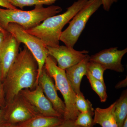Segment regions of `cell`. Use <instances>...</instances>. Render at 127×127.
<instances>
[{
  "label": "cell",
  "mask_w": 127,
  "mask_h": 127,
  "mask_svg": "<svg viewBox=\"0 0 127 127\" xmlns=\"http://www.w3.org/2000/svg\"><path fill=\"white\" fill-rule=\"evenodd\" d=\"M38 65L27 47L18 53L3 81L6 103L23 89H33L36 86Z\"/></svg>",
  "instance_id": "obj_1"
},
{
  "label": "cell",
  "mask_w": 127,
  "mask_h": 127,
  "mask_svg": "<svg viewBox=\"0 0 127 127\" xmlns=\"http://www.w3.org/2000/svg\"><path fill=\"white\" fill-rule=\"evenodd\" d=\"M88 0H78L67 8L63 14L52 16L43 21L36 27L26 30L39 38L46 46H59L62 30L86 4Z\"/></svg>",
  "instance_id": "obj_2"
},
{
  "label": "cell",
  "mask_w": 127,
  "mask_h": 127,
  "mask_svg": "<svg viewBox=\"0 0 127 127\" xmlns=\"http://www.w3.org/2000/svg\"><path fill=\"white\" fill-rule=\"evenodd\" d=\"M62 11L60 6L54 5L47 7L43 5L35 6L33 10L28 11L0 8V26L5 30L8 24L14 23L20 25L25 30H29Z\"/></svg>",
  "instance_id": "obj_3"
},
{
  "label": "cell",
  "mask_w": 127,
  "mask_h": 127,
  "mask_svg": "<svg viewBox=\"0 0 127 127\" xmlns=\"http://www.w3.org/2000/svg\"><path fill=\"white\" fill-rule=\"evenodd\" d=\"M44 67L55 81L57 90L61 92L64 99L65 110L63 119L75 120L80 112L75 104L76 93L66 77L65 70L59 68L54 59L49 55L46 59Z\"/></svg>",
  "instance_id": "obj_4"
},
{
  "label": "cell",
  "mask_w": 127,
  "mask_h": 127,
  "mask_svg": "<svg viewBox=\"0 0 127 127\" xmlns=\"http://www.w3.org/2000/svg\"><path fill=\"white\" fill-rule=\"evenodd\" d=\"M102 5L101 0H88L84 7L69 22L67 27L62 32L60 41L66 46L73 48L88 20Z\"/></svg>",
  "instance_id": "obj_5"
},
{
  "label": "cell",
  "mask_w": 127,
  "mask_h": 127,
  "mask_svg": "<svg viewBox=\"0 0 127 127\" xmlns=\"http://www.w3.org/2000/svg\"><path fill=\"white\" fill-rule=\"evenodd\" d=\"M5 30L12 35L18 42L25 44L36 60L38 65L37 85L38 78L49 55L47 47L40 39L28 33L23 28L16 23H9Z\"/></svg>",
  "instance_id": "obj_6"
},
{
  "label": "cell",
  "mask_w": 127,
  "mask_h": 127,
  "mask_svg": "<svg viewBox=\"0 0 127 127\" xmlns=\"http://www.w3.org/2000/svg\"><path fill=\"white\" fill-rule=\"evenodd\" d=\"M4 109L5 120L8 124L17 125L39 115L19 94L6 103Z\"/></svg>",
  "instance_id": "obj_7"
},
{
  "label": "cell",
  "mask_w": 127,
  "mask_h": 127,
  "mask_svg": "<svg viewBox=\"0 0 127 127\" xmlns=\"http://www.w3.org/2000/svg\"><path fill=\"white\" fill-rule=\"evenodd\" d=\"M31 106L38 115L63 118L54 109L39 85L33 89H23L19 93Z\"/></svg>",
  "instance_id": "obj_8"
},
{
  "label": "cell",
  "mask_w": 127,
  "mask_h": 127,
  "mask_svg": "<svg viewBox=\"0 0 127 127\" xmlns=\"http://www.w3.org/2000/svg\"><path fill=\"white\" fill-rule=\"evenodd\" d=\"M46 47L48 55L56 60L59 68L64 70L79 63L88 55L87 50L77 51L66 46Z\"/></svg>",
  "instance_id": "obj_9"
},
{
  "label": "cell",
  "mask_w": 127,
  "mask_h": 127,
  "mask_svg": "<svg viewBox=\"0 0 127 127\" xmlns=\"http://www.w3.org/2000/svg\"><path fill=\"white\" fill-rule=\"evenodd\" d=\"M127 52V48L119 50L117 47H111L103 50L90 56L89 61L101 64L106 69L122 72L124 68L122 60Z\"/></svg>",
  "instance_id": "obj_10"
},
{
  "label": "cell",
  "mask_w": 127,
  "mask_h": 127,
  "mask_svg": "<svg viewBox=\"0 0 127 127\" xmlns=\"http://www.w3.org/2000/svg\"><path fill=\"white\" fill-rule=\"evenodd\" d=\"M20 44L7 32L4 40L0 47V69L3 81L17 57Z\"/></svg>",
  "instance_id": "obj_11"
},
{
  "label": "cell",
  "mask_w": 127,
  "mask_h": 127,
  "mask_svg": "<svg viewBox=\"0 0 127 127\" xmlns=\"http://www.w3.org/2000/svg\"><path fill=\"white\" fill-rule=\"evenodd\" d=\"M37 85L40 87L54 109L63 117L65 110V103L58 95L57 90L53 79L48 73L44 66L38 78Z\"/></svg>",
  "instance_id": "obj_12"
},
{
  "label": "cell",
  "mask_w": 127,
  "mask_h": 127,
  "mask_svg": "<svg viewBox=\"0 0 127 127\" xmlns=\"http://www.w3.org/2000/svg\"><path fill=\"white\" fill-rule=\"evenodd\" d=\"M90 56L88 55L81 61L66 69V77L69 81L72 88L74 92L79 93L82 79L86 75L88 71V65L89 61Z\"/></svg>",
  "instance_id": "obj_13"
},
{
  "label": "cell",
  "mask_w": 127,
  "mask_h": 127,
  "mask_svg": "<svg viewBox=\"0 0 127 127\" xmlns=\"http://www.w3.org/2000/svg\"><path fill=\"white\" fill-rule=\"evenodd\" d=\"M115 104L116 102L106 108H96L94 110V124L102 127H118L114 114Z\"/></svg>",
  "instance_id": "obj_14"
},
{
  "label": "cell",
  "mask_w": 127,
  "mask_h": 127,
  "mask_svg": "<svg viewBox=\"0 0 127 127\" xmlns=\"http://www.w3.org/2000/svg\"><path fill=\"white\" fill-rule=\"evenodd\" d=\"M64 120L61 118L36 115L16 126L17 127H55Z\"/></svg>",
  "instance_id": "obj_15"
},
{
  "label": "cell",
  "mask_w": 127,
  "mask_h": 127,
  "mask_svg": "<svg viewBox=\"0 0 127 127\" xmlns=\"http://www.w3.org/2000/svg\"><path fill=\"white\" fill-rule=\"evenodd\" d=\"M114 114L118 127H122L127 118V91H124L116 101Z\"/></svg>",
  "instance_id": "obj_16"
},
{
  "label": "cell",
  "mask_w": 127,
  "mask_h": 127,
  "mask_svg": "<svg viewBox=\"0 0 127 127\" xmlns=\"http://www.w3.org/2000/svg\"><path fill=\"white\" fill-rule=\"evenodd\" d=\"M86 76L91 84L92 89L99 96L101 102H105L107 98L105 84L94 78L88 71Z\"/></svg>",
  "instance_id": "obj_17"
},
{
  "label": "cell",
  "mask_w": 127,
  "mask_h": 127,
  "mask_svg": "<svg viewBox=\"0 0 127 127\" xmlns=\"http://www.w3.org/2000/svg\"><path fill=\"white\" fill-rule=\"evenodd\" d=\"M57 0H10L11 3L16 7L22 9L26 6L52 5Z\"/></svg>",
  "instance_id": "obj_18"
},
{
  "label": "cell",
  "mask_w": 127,
  "mask_h": 127,
  "mask_svg": "<svg viewBox=\"0 0 127 127\" xmlns=\"http://www.w3.org/2000/svg\"><path fill=\"white\" fill-rule=\"evenodd\" d=\"M75 104L77 109L80 113H94L92 104L88 99L85 98L81 92L76 94Z\"/></svg>",
  "instance_id": "obj_19"
},
{
  "label": "cell",
  "mask_w": 127,
  "mask_h": 127,
  "mask_svg": "<svg viewBox=\"0 0 127 127\" xmlns=\"http://www.w3.org/2000/svg\"><path fill=\"white\" fill-rule=\"evenodd\" d=\"M106 68L100 64L89 61L88 65V72L94 78L105 84L103 74Z\"/></svg>",
  "instance_id": "obj_20"
},
{
  "label": "cell",
  "mask_w": 127,
  "mask_h": 127,
  "mask_svg": "<svg viewBox=\"0 0 127 127\" xmlns=\"http://www.w3.org/2000/svg\"><path fill=\"white\" fill-rule=\"evenodd\" d=\"M93 116L94 113H80L75 120V124L79 127H93Z\"/></svg>",
  "instance_id": "obj_21"
},
{
  "label": "cell",
  "mask_w": 127,
  "mask_h": 127,
  "mask_svg": "<svg viewBox=\"0 0 127 127\" xmlns=\"http://www.w3.org/2000/svg\"><path fill=\"white\" fill-rule=\"evenodd\" d=\"M6 104L3 81L1 71L0 69V108H4Z\"/></svg>",
  "instance_id": "obj_22"
},
{
  "label": "cell",
  "mask_w": 127,
  "mask_h": 127,
  "mask_svg": "<svg viewBox=\"0 0 127 127\" xmlns=\"http://www.w3.org/2000/svg\"><path fill=\"white\" fill-rule=\"evenodd\" d=\"M119 0H101L103 8L104 10L109 11L114 3L118 2Z\"/></svg>",
  "instance_id": "obj_23"
},
{
  "label": "cell",
  "mask_w": 127,
  "mask_h": 127,
  "mask_svg": "<svg viewBox=\"0 0 127 127\" xmlns=\"http://www.w3.org/2000/svg\"><path fill=\"white\" fill-rule=\"evenodd\" d=\"M55 127H79L75 124V120H64L62 123Z\"/></svg>",
  "instance_id": "obj_24"
},
{
  "label": "cell",
  "mask_w": 127,
  "mask_h": 127,
  "mask_svg": "<svg viewBox=\"0 0 127 127\" xmlns=\"http://www.w3.org/2000/svg\"><path fill=\"white\" fill-rule=\"evenodd\" d=\"M0 6L7 9H17L16 7L14 6L11 3L10 0H0Z\"/></svg>",
  "instance_id": "obj_25"
},
{
  "label": "cell",
  "mask_w": 127,
  "mask_h": 127,
  "mask_svg": "<svg viewBox=\"0 0 127 127\" xmlns=\"http://www.w3.org/2000/svg\"><path fill=\"white\" fill-rule=\"evenodd\" d=\"M4 109L0 108V127H3L7 125L4 117Z\"/></svg>",
  "instance_id": "obj_26"
},
{
  "label": "cell",
  "mask_w": 127,
  "mask_h": 127,
  "mask_svg": "<svg viewBox=\"0 0 127 127\" xmlns=\"http://www.w3.org/2000/svg\"><path fill=\"white\" fill-rule=\"evenodd\" d=\"M7 33V32L5 30H0V47L4 40Z\"/></svg>",
  "instance_id": "obj_27"
},
{
  "label": "cell",
  "mask_w": 127,
  "mask_h": 127,
  "mask_svg": "<svg viewBox=\"0 0 127 127\" xmlns=\"http://www.w3.org/2000/svg\"><path fill=\"white\" fill-rule=\"evenodd\" d=\"M127 85V77L125 79L119 82L115 86V88L116 89H119L122 88L126 87Z\"/></svg>",
  "instance_id": "obj_28"
},
{
  "label": "cell",
  "mask_w": 127,
  "mask_h": 127,
  "mask_svg": "<svg viewBox=\"0 0 127 127\" xmlns=\"http://www.w3.org/2000/svg\"><path fill=\"white\" fill-rule=\"evenodd\" d=\"M3 127H17L16 125H13V124H7Z\"/></svg>",
  "instance_id": "obj_29"
},
{
  "label": "cell",
  "mask_w": 127,
  "mask_h": 127,
  "mask_svg": "<svg viewBox=\"0 0 127 127\" xmlns=\"http://www.w3.org/2000/svg\"><path fill=\"white\" fill-rule=\"evenodd\" d=\"M122 127H127V118L125 119Z\"/></svg>",
  "instance_id": "obj_30"
},
{
  "label": "cell",
  "mask_w": 127,
  "mask_h": 127,
  "mask_svg": "<svg viewBox=\"0 0 127 127\" xmlns=\"http://www.w3.org/2000/svg\"><path fill=\"white\" fill-rule=\"evenodd\" d=\"M0 30H4V29H2V28H1V27L0 26Z\"/></svg>",
  "instance_id": "obj_31"
}]
</instances>
